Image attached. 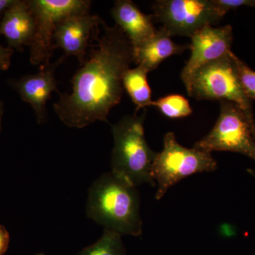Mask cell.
Returning a JSON list of instances; mask_svg holds the SVG:
<instances>
[{
    "instance_id": "52a82bcc",
    "label": "cell",
    "mask_w": 255,
    "mask_h": 255,
    "mask_svg": "<svg viewBox=\"0 0 255 255\" xmlns=\"http://www.w3.org/2000/svg\"><path fill=\"white\" fill-rule=\"evenodd\" d=\"M152 10L154 19L170 37L191 38L201 28L219 23L226 15L213 0H157Z\"/></svg>"
},
{
    "instance_id": "2e32d148",
    "label": "cell",
    "mask_w": 255,
    "mask_h": 255,
    "mask_svg": "<svg viewBox=\"0 0 255 255\" xmlns=\"http://www.w3.org/2000/svg\"><path fill=\"white\" fill-rule=\"evenodd\" d=\"M122 236L120 233L105 228L100 239L84 248L78 255H125Z\"/></svg>"
},
{
    "instance_id": "277c9868",
    "label": "cell",
    "mask_w": 255,
    "mask_h": 255,
    "mask_svg": "<svg viewBox=\"0 0 255 255\" xmlns=\"http://www.w3.org/2000/svg\"><path fill=\"white\" fill-rule=\"evenodd\" d=\"M163 149L157 152L152 167V177L157 189L155 199L160 200L167 191L184 178L201 172H214L217 161L211 152L188 148L179 144L173 132L164 135Z\"/></svg>"
},
{
    "instance_id": "ba28073f",
    "label": "cell",
    "mask_w": 255,
    "mask_h": 255,
    "mask_svg": "<svg viewBox=\"0 0 255 255\" xmlns=\"http://www.w3.org/2000/svg\"><path fill=\"white\" fill-rule=\"evenodd\" d=\"M36 21V28L30 45V62L40 67L48 65L53 55V33L57 24L74 14L88 13L89 0H28Z\"/></svg>"
},
{
    "instance_id": "5bb4252c",
    "label": "cell",
    "mask_w": 255,
    "mask_h": 255,
    "mask_svg": "<svg viewBox=\"0 0 255 255\" xmlns=\"http://www.w3.org/2000/svg\"><path fill=\"white\" fill-rule=\"evenodd\" d=\"M164 30L159 28L155 36L133 50L134 63L143 67L148 73L174 55H180L189 50V44H177Z\"/></svg>"
},
{
    "instance_id": "e0dca14e",
    "label": "cell",
    "mask_w": 255,
    "mask_h": 255,
    "mask_svg": "<svg viewBox=\"0 0 255 255\" xmlns=\"http://www.w3.org/2000/svg\"><path fill=\"white\" fill-rule=\"evenodd\" d=\"M152 107L169 119L184 118L192 114L189 101L180 95H169L152 101Z\"/></svg>"
},
{
    "instance_id": "9a60e30c",
    "label": "cell",
    "mask_w": 255,
    "mask_h": 255,
    "mask_svg": "<svg viewBox=\"0 0 255 255\" xmlns=\"http://www.w3.org/2000/svg\"><path fill=\"white\" fill-rule=\"evenodd\" d=\"M147 74L148 72L143 67L137 65L136 68H129L124 75V90L136 107L135 114L139 110L152 106V92L147 81Z\"/></svg>"
},
{
    "instance_id": "8992f818",
    "label": "cell",
    "mask_w": 255,
    "mask_h": 255,
    "mask_svg": "<svg viewBox=\"0 0 255 255\" xmlns=\"http://www.w3.org/2000/svg\"><path fill=\"white\" fill-rule=\"evenodd\" d=\"M232 53L199 68L186 90L189 97L196 100L229 101L253 114V100L242 87Z\"/></svg>"
},
{
    "instance_id": "4fadbf2b",
    "label": "cell",
    "mask_w": 255,
    "mask_h": 255,
    "mask_svg": "<svg viewBox=\"0 0 255 255\" xmlns=\"http://www.w3.org/2000/svg\"><path fill=\"white\" fill-rule=\"evenodd\" d=\"M36 28V21L28 1L16 0L5 11L0 21V36L3 35L11 49L23 51L30 46Z\"/></svg>"
},
{
    "instance_id": "603a6c76",
    "label": "cell",
    "mask_w": 255,
    "mask_h": 255,
    "mask_svg": "<svg viewBox=\"0 0 255 255\" xmlns=\"http://www.w3.org/2000/svg\"><path fill=\"white\" fill-rule=\"evenodd\" d=\"M4 102L0 100V132L1 129V120H2L3 114H4Z\"/></svg>"
},
{
    "instance_id": "44dd1931",
    "label": "cell",
    "mask_w": 255,
    "mask_h": 255,
    "mask_svg": "<svg viewBox=\"0 0 255 255\" xmlns=\"http://www.w3.org/2000/svg\"><path fill=\"white\" fill-rule=\"evenodd\" d=\"M9 233L4 226L0 225V255H4L9 248Z\"/></svg>"
},
{
    "instance_id": "6da1fadb",
    "label": "cell",
    "mask_w": 255,
    "mask_h": 255,
    "mask_svg": "<svg viewBox=\"0 0 255 255\" xmlns=\"http://www.w3.org/2000/svg\"><path fill=\"white\" fill-rule=\"evenodd\" d=\"M88 60L72 78L71 93L59 94L53 110L66 127L83 128L95 122L109 123L111 110L123 96L124 74L134 63L133 48L117 25L104 23Z\"/></svg>"
},
{
    "instance_id": "d6986e66",
    "label": "cell",
    "mask_w": 255,
    "mask_h": 255,
    "mask_svg": "<svg viewBox=\"0 0 255 255\" xmlns=\"http://www.w3.org/2000/svg\"><path fill=\"white\" fill-rule=\"evenodd\" d=\"M215 4L225 14L231 10L237 9L243 6L255 7V0H213Z\"/></svg>"
},
{
    "instance_id": "7a4b0ae2",
    "label": "cell",
    "mask_w": 255,
    "mask_h": 255,
    "mask_svg": "<svg viewBox=\"0 0 255 255\" xmlns=\"http://www.w3.org/2000/svg\"><path fill=\"white\" fill-rule=\"evenodd\" d=\"M89 219L106 229L138 237L142 233L140 197L137 187L110 172L101 175L89 189Z\"/></svg>"
},
{
    "instance_id": "7402d4cb",
    "label": "cell",
    "mask_w": 255,
    "mask_h": 255,
    "mask_svg": "<svg viewBox=\"0 0 255 255\" xmlns=\"http://www.w3.org/2000/svg\"><path fill=\"white\" fill-rule=\"evenodd\" d=\"M16 0H0V21L4 16L5 11L14 4Z\"/></svg>"
},
{
    "instance_id": "7c38bea8",
    "label": "cell",
    "mask_w": 255,
    "mask_h": 255,
    "mask_svg": "<svg viewBox=\"0 0 255 255\" xmlns=\"http://www.w3.org/2000/svg\"><path fill=\"white\" fill-rule=\"evenodd\" d=\"M112 16L116 25L127 34L133 50L155 36L157 32L152 14H146L130 0L114 1Z\"/></svg>"
},
{
    "instance_id": "ffe728a7",
    "label": "cell",
    "mask_w": 255,
    "mask_h": 255,
    "mask_svg": "<svg viewBox=\"0 0 255 255\" xmlns=\"http://www.w3.org/2000/svg\"><path fill=\"white\" fill-rule=\"evenodd\" d=\"M14 50L6 48L0 44V70L5 71L9 68L11 65V58Z\"/></svg>"
},
{
    "instance_id": "cb8c5ba5",
    "label": "cell",
    "mask_w": 255,
    "mask_h": 255,
    "mask_svg": "<svg viewBox=\"0 0 255 255\" xmlns=\"http://www.w3.org/2000/svg\"><path fill=\"white\" fill-rule=\"evenodd\" d=\"M248 173L251 174L252 176H253L255 178V171L253 170L252 169H248Z\"/></svg>"
},
{
    "instance_id": "5b68a950",
    "label": "cell",
    "mask_w": 255,
    "mask_h": 255,
    "mask_svg": "<svg viewBox=\"0 0 255 255\" xmlns=\"http://www.w3.org/2000/svg\"><path fill=\"white\" fill-rule=\"evenodd\" d=\"M218 120L209 133L194 144V147L212 152L227 151L246 155L255 162V119L240 106L220 101Z\"/></svg>"
},
{
    "instance_id": "3957f363",
    "label": "cell",
    "mask_w": 255,
    "mask_h": 255,
    "mask_svg": "<svg viewBox=\"0 0 255 255\" xmlns=\"http://www.w3.org/2000/svg\"><path fill=\"white\" fill-rule=\"evenodd\" d=\"M146 112L140 116H126L112 127L114 148L112 171L137 187L148 184L155 187L152 167L157 152L150 148L145 137Z\"/></svg>"
},
{
    "instance_id": "9c48e42d",
    "label": "cell",
    "mask_w": 255,
    "mask_h": 255,
    "mask_svg": "<svg viewBox=\"0 0 255 255\" xmlns=\"http://www.w3.org/2000/svg\"><path fill=\"white\" fill-rule=\"evenodd\" d=\"M191 56L181 73V80L186 88L199 68L232 51L233 28L231 25L221 27L205 26L196 32L191 37Z\"/></svg>"
},
{
    "instance_id": "8fae6325",
    "label": "cell",
    "mask_w": 255,
    "mask_h": 255,
    "mask_svg": "<svg viewBox=\"0 0 255 255\" xmlns=\"http://www.w3.org/2000/svg\"><path fill=\"white\" fill-rule=\"evenodd\" d=\"M66 58L63 55L54 63L40 67L39 72L36 74L24 75L18 80L10 82L21 100L31 106L38 124L46 122V104L52 92H57L60 94L55 72L58 65Z\"/></svg>"
},
{
    "instance_id": "ac0fdd59",
    "label": "cell",
    "mask_w": 255,
    "mask_h": 255,
    "mask_svg": "<svg viewBox=\"0 0 255 255\" xmlns=\"http://www.w3.org/2000/svg\"><path fill=\"white\" fill-rule=\"evenodd\" d=\"M232 58L238 76L247 96L251 100H255V71L243 60L232 53Z\"/></svg>"
},
{
    "instance_id": "30bf717a",
    "label": "cell",
    "mask_w": 255,
    "mask_h": 255,
    "mask_svg": "<svg viewBox=\"0 0 255 255\" xmlns=\"http://www.w3.org/2000/svg\"><path fill=\"white\" fill-rule=\"evenodd\" d=\"M105 21L90 13L72 15L57 24L53 33V48H60L65 57L75 56L80 65L85 62L87 50L90 46L92 37L100 31Z\"/></svg>"
}]
</instances>
